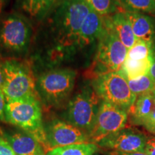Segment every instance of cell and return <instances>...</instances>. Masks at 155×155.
Masks as SVG:
<instances>
[{"label": "cell", "mask_w": 155, "mask_h": 155, "mask_svg": "<svg viewBox=\"0 0 155 155\" xmlns=\"http://www.w3.org/2000/svg\"><path fill=\"white\" fill-rule=\"evenodd\" d=\"M127 121V111L101 101L94 124L88 134L89 141L96 144L108 136L124 129Z\"/></svg>", "instance_id": "9c48e42d"}, {"label": "cell", "mask_w": 155, "mask_h": 155, "mask_svg": "<svg viewBox=\"0 0 155 155\" xmlns=\"http://www.w3.org/2000/svg\"><path fill=\"white\" fill-rule=\"evenodd\" d=\"M34 32L32 22L18 12L0 17V56L22 59L30 52Z\"/></svg>", "instance_id": "7a4b0ae2"}, {"label": "cell", "mask_w": 155, "mask_h": 155, "mask_svg": "<svg viewBox=\"0 0 155 155\" xmlns=\"http://www.w3.org/2000/svg\"><path fill=\"white\" fill-rule=\"evenodd\" d=\"M3 68H2V62H1L0 60V91H2V87H3Z\"/></svg>", "instance_id": "f546056e"}, {"label": "cell", "mask_w": 155, "mask_h": 155, "mask_svg": "<svg viewBox=\"0 0 155 155\" xmlns=\"http://www.w3.org/2000/svg\"><path fill=\"white\" fill-rule=\"evenodd\" d=\"M6 98L3 92L0 91V121H3L5 120V106Z\"/></svg>", "instance_id": "4316f807"}, {"label": "cell", "mask_w": 155, "mask_h": 155, "mask_svg": "<svg viewBox=\"0 0 155 155\" xmlns=\"http://www.w3.org/2000/svg\"><path fill=\"white\" fill-rule=\"evenodd\" d=\"M154 45L141 40H137L130 49L128 50L127 58L135 61H140L152 56Z\"/></svg>", "instance_id": "603a6c76"}, {"label": "cell", "mask_w": 155, "mask_h": 155, "mask_svg": "<svg viewBox=\"0 0 155 155\" xmlns=\"http://www.w3.org/2000/svg\"><path fill=\"white\" fill-rule=\"evenodd\" d=\"M58 0H17V7L19 14L32 22H40L53 9Z\"/></svg>", "instance_id": "2e32d148"}, {"label": "cell", "mask_w": 155, "mask_h": 155, "mask_svg": "<svg viewBox=\"0 0 155 155\" xmlns=\"http://www.w3.org/2000/svg\"><path fill=\"white\" fill-rule=\"evenodd\" d=\"M45 153L44 151H40V152L33 153V154H30V155H45Z\"/></svg>", "instance_id": "1f68e13d"}, {"label": "cell", "mask_w": 155, "mask_h": 155, "mask_svg": "<svg viewBox=\"0 0 155 155\" xmlns=\"http://www.w3.org/2000/svg\"><path fill=\"white\" fill-rule=\"evenodd\" d=\"M154 105L155 96L153 94L137 96L133 105L128 110V119L133 125L141 126Z\"/></svg>", "instance_id": "e0dca14e"}, {"label": "cell", "mask_w": 155, "mask_h": 155, "mask_svg": "<svg viewBox=\"0 0 155 155\" xmlns=\"http://www.w3.org/2000/svg\"><path fill=\"white\" fill-rule=\"evenodd\" d=\"M94 155H103V154H100V153H95Z\"/></svg>", "instance_id": "d6a6232c"}, {"label": "cell", "mask_w": 155, "mask_h": 155, "mask_svg": "<svg viewBox=\"0 0 155 155\" xmlns=\"http://www.w3.org/2000/svg\"><path fill=\"white\" fill-rule=\"evenodd\" d=\"M5 113L6 121L33 135L44 150L45 133L42 122V108L38 97L7 102Z\"/></svg>", "instance_id": "5b68a950"}, {"label": "cell", "mask_w": 155, "mask_h": 155, "mask_svg": "<svg viewBox=\"0 0 155 155\" xmlns=\"http://www.w3.org/2000/svg\"><path fill=\"white\" fill-rule=\"evenodd\" d=\"M151 76L154 80L155 81V48L153 51L152 54V65H151L150 73H149Z\"/></svg>", "instance_id": "f1b7e54d"}, {"label": "cell", "mask_w": 155, "mask_h": 155, "mask_svg": "<svg viewBox=\"0 0 155 155\" xmlns=\"http://www.w3.org/2000/svg\"><path fill=\"white\" fill-rule=\"evenodd\" d=\"M104 29V17L91 9L85 19L79 32L76 44L75 61L80 60V56L84 55L86 50H88L93 44L96 42H98Z\"/></svg>", "instance_id": "7c38bea8"}, {"label": "cell", "mask_w": 155, "mask_h": 155, "mask_svg": "<svg viewBox=\"0 0 155 155\" xmlns=\"http://www.w3.org/2000/svg\"><path fill=\"white\" fill-rule=\"evenodd\" d=\"M2 68L6 101L37 96L36 78L30 63L22 59H5Z\"/></svg>", "instance_id": "3957f363"}, {"label": "cell", "mask_w": 155, "mask_h": 155, "mask_svg": "<svg viewBox=\"0 0 155 155\" xmlns=\"http://www.w3.org/2000/svg\"><path fill=\"white\" fill-rule=\"evenodd\" d=\"M144 152L148 155H155V137L148 139L144 148Z\"/></svg>", "instance_id": "484cf974"}, {"label": "cell", "mask_w": 155, "mask_h": 155, "mask_svg": "<svg viewBox=\"0 0 155 155\" xmlns=\"http://www.w3.org/2000/svg\"><path fill=\"white\" fill-rule=\"evenodd\" d=\"M91 86L101 100L127 111L137 98L121 70L94 78Z\"/></svg>", "instance_id": "52a82bcc"}, {"label": "cell", "mask_w": 155, "mask_h": 155, "mask_svg": "<svg viewBox=\"0 0 155 155\" xmlns=\"http://www.w3.org/2000/svg\"><path fill=\"white\" fill-rule=\"evenodd\" d=\"M105 155H148L145 152H122L117 151H106L104 152Z\"/></svg>", "instance_id": "83f0119b"}, {"label": "cell", "mask_w": 155, "mask_h": 155, "mask_svg": "<svg viewBox=\"0 0 155 155\" xmlns=\"http://www.w3.org/2000/svg\"><path fill=\"white\" fill-rule=\"evenodd\" d=\"M148 137L134 128H124L108 136L97 145L106 150L122 152H144Z\"/></svg>", "instance_id": "8fae6325"}, {"label": "cell", "mask_w": 155, "mask_h": 155, "mask_svg": "<svg viewBox=\"0 0 155 155\" xmlns=\"http://www.w3.org/2000/svg\"><path fill=\"white\" fill-rule=\"evenodd\" d=\"M119 2L124 11L155 17V0H119Z\"/></svg>", "instance_id": "44dd1931"}, {"label": "cell", "mask_w": 155, "mask_h": 155, "mask_svg": "<svg viewBox=\"0 0 155 155\" xmlns=\"http://www.w3.org/2000/svg\"><path fill=\"white\" fill-rule=\"evenodd\" d=\"M91 11L86 0H58L35 32L31 65L43 72L74 62L79 32Z\"/></svg>", "instance_id": "6da1fadb"}, {"label": "cell", "mask_w": 155, "mask_h": 155, "mask_svg": "<svg viewBox=\"0 0 155 155\" xmlns=\"http://www.w3.org/2000/svg\"><path fill=\"white\" fill-rule=\"evenodd\" d=\"M44 129L45 133L44 152L45 154L57 147L90 143L88 134L68 121L55 119Z\"/></svg>", "instance_id": "30bf717a"}, {"label": "cell", "mask_w": 155, "mask_h": 155, "mask_svg": "<svg viewBox=\"0 0 155 155\" xmlns=\"http://www.w3.org/2000/svg\"><path fill=\"white\" fill-rule=\"evenodd\" d=\"M101 102L93 87L82 88L68 103V122L88 134L94 124Z\"/></svg>", "instance_id": "ba28073f"}, {"label": "cell", "mask_w": 155, "mask_h": 155, "mask_svg": "<svg viewBox=\"0 0 155 155\" xmlns=\"http://www.w3.org/2000/svg\"><path fill=\"white\" fill-rule=\"evenodd\" d=\"M8 1L9 0H0V17H2V14L4 9H5V6L7 5Z\"/></svg>", "instance_id": "4dcf8cb0"}, {"label": "cell", "mask_w": 155, "mask_h": 155, "mask_svg": "<svg viewBox=\"0 0 155 155\" xmlns=\"http://www.w3.org/2000/svg\"><path fill=\"white\" fill-rule=\"evenodd\" d=\"M147 131L155 136V105L148 116L145 118L141 124Z\"/></svg>", "instance_id": "cb8c5ba5"}, {"label": "cell", "mask_w": 155, "mask_h": 155, "mask_svg": "<svg viewBox=\"0 0 155 155\" xmlns=\"http://www.w3.org/2000/svg\"><path fill=\"white\" fill-rule=\"evenodd\" d=\"M91 9L101 16H109L124 11L119 0H86Z\"/></svg>", "instance_id": "ffe728a7"}, {"label": "cell", "mask_w": 155, "mask_h": 155, "mask_svg": "<svg viewBox=\"0 0 155 155\" xmlns=\"http://www.w3.org/2000/svg\"><path fill=\"white\" fill-rule=\"evenodd\" d=\"M152 62V56L140 61H135L126 58L121 70L127 79H135L142 75L149 74Z\"/></svg>", "instance_id": "ac0fdd59"}, {"label": "cell", "mask_w": 155, "mask_h": 155, "mask_svg": "<svg viewBox=\"0 0 155 155\" xmlns=\"http://www.w3.org/2000/svg\"><path fill=\"white\" fill-rule=\"evenodd\" d=\"M98 150V145L93 143H84L57 147L45 155H94Z\"/></svg>", "instance_id": "d6986e66"}, {"label": "cell", "mask_w": 155, "mask_h": 155, "mask_svg": "<svg viewBox=\"0 0 155 155\" xmlns=\"http://www.w3.org/2000/svg\"><path fill=\"white\" fill-rule=\"evenodd\" d=\"M127 53V48L114 31L104 23V29L98 40L94 58L87 71L88 76L94 79L98 75L120 71Z\"/></svg>", "instance_id": "277c9868"}, {"label": "cell", "mask_w": 155, "mask_h": 155, "mask_svg": "<svg viewBox=\"0 0 155 155\" xmlns=\"http://www.w3.org/2000/svg\"><path fill=\"white\" fill-rule=\"evenodd\" d=\"M76 75V71L69 68L43 71L36 78L38 95L46 105L61 106L73 92Z\"/></svg>", "instance_id": "8992f818"}, {"label": "cell", "mask_w": 155, "mask_h": 155, "mask_svg": "<svg viewBox=\"0 0 155 155\" xmlns=\"http://www.w3.org/2000/svg\"><path fill=\"white\" fill-rule=\"evenodd\" d=\"M104 21L105 25L114 31L127 50L130 49L134 45L137 39L124 11L104 17Z\"/></svg>", "instance_id": "4fadbf2b"}, {"label": "cell", "mask_w": 155, "mask_h": 155, "mask_svg": "<svg viewBox=\"0 0 155 155\" xmlns=\"http://www.w3.org/2000/svg\"><path fill=\"white\" fill-rule=\"evenodd\" d=\"M0 155H15L4 134L0 132Z\"/></svg>", "instance_id": "d4e9b609"}, {"label": "cell", "mask_w": 155, "mask_h": 155, "mask_svg": "<svg viewBox=\"0 0 155 155\" xmlns=\"http://www.w3.org/2000/svg\"><path fill=\"white\" fill-rule=\"evenodd\" d=\"M153 94H154V96H155V91H154V93H153Z\"/></svg>", "instance_id": "836d02e7"}, {"label": "cell", "mask_w": 155, "mask_h": 155, "mask_svg": "<svg viewBox=\"0 0 155 155\" xmlns=\"http://www.w3.org/2000/svg\"><path fill=\"white\" fill-rule=\"evenodd\" d=\"M4 136L15 155H30L44 151L38 139L27 131L4 134Z\"/></svg>", "instance_id": "9a60e30c"}, {"label": "cell", "mask_w": 155, "mask_h": 155, "mask_svg": "<svg viewBox=\"0 0 155 155\" xmlns=\"http://www.w3.org/2000/svg\"><path fill=\"white\" fill-rule=\"evenodd\" d=\"M131 25L137 40H141L154 45L155 25L152 17L140 12L124 11Z\"/></svg>", "instance_id": "5bb4252c"}, {"label": "cell", "mask_w": 155, "mask_h": 155, "mask_svg": "<svg viewBox=\"0 0 155 155\" xmlns=\"http://www.w3.org/2000/svg\"><path fill=\"white\" fill-rule=\"evenodd\" d=\"M128 84L136 96L153 94L155 91V81L150 74L137 78L135 79H127Z\"/></svg>", "instance_id": "7402d4cb"}]
</instances>
